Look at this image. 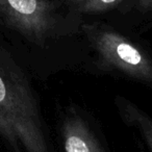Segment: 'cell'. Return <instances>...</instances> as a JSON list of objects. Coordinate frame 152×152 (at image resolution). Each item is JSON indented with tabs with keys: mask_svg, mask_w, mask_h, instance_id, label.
<instances>
[{
	"mask_svg": "<svg viewBox=\"0 0 152 152\" xmlns=\"http://www.w3.org/2000/svg\"><path fill=\"white\" fill-rule=\"evenodd\" d=\"M0 13L9 25L39 44L55 25L52 0H0Z\"/></svg>",
	"mask_w": 152,
	"mask_h": 152,
	"instance_id": "3",
	"label": "cell"
},
{
	"mask_svg": "<svg viewBox=\"0 0 152 152\" xmlns=\"http://www.w3.org/2000/svg\"><path fill=\"white\" fill-rule=\"evenodd\" d=\"M127 120L137 127L145 139L150 152H152V120L145 114L130 104H125Z\"/></svg>",
	"mask_w": 152,
	"mask_h": 152,
	"instance_id": "5",
	"label": "cell"
},
{
	"mask_svg": "<svg viewBox=\"0 0 152 152\" xmlns=\"http://www.w3.org/2000/svg\"><path fill=\"white\" fill-rule=\"evenodd\" d=\"M140 5L141 7L146 10H150L152 9V0H139Z\"/></svg>",
	"mask_w": 152,
	"mask_h": 152,
	"instance_id": "7",
	"label": "cell"
},
{
	"mask_svg": "<svg viewBox=\"0 0 152 152\" xmlns=\"http://www.w3.org/2000/svg\"><path fill=\"white\" fill-rule=\"evenodd\" d=\"M86 28L106 65L133 78L152 83V61L139 47L113 30L95 27Z\"/></svg>",
	"mask_w": 152,
	"mask_h": 152,
	"instance_id": "2",
	"label": "cell"
},
{
	"mask_svg": "<svg viewBox=\"0 0 152 152\" xmlns=\"http://www.w3.org/2000/svg\"><path fill=\"white\" fill-rule=\"evenodd\" d=\"M83 13H101L116 7L122 0H69Z\"/></svg>",
	"mask_w": 152,
	"mask_h": 152,
	"instance_id": "6",
	"label": "cell"
},
{
	"mask_svg": "<svg viewBox=\"0 0 152 152\" xmlns=\"http://www.w3.org/2000/svg\"><path fill=\"white\" fill-rule=\"evenodd\" d=\"M0 134L15 152H50L34 95L7 52H0Z\"/></svg>",
	"mask_w": 152,
	"mask_h": 152,
	"instance_id": "1",
	"label": "cell"
},
{
	"mask_svg": "<svg viewBox=\"0 0 152 152\" xmlns=\"http://www.w3.org/2000/svg\"><path fill=\"white\" fill-rule=\"evenodd\" d=\"M66 152H103L96 137L79 117H69L63 126Z\"/></svg>",
	"mask_w": 152,
	"mask_h": 152,
	"instance_id": "4",
	"label": "cell"
}]
</instances>
